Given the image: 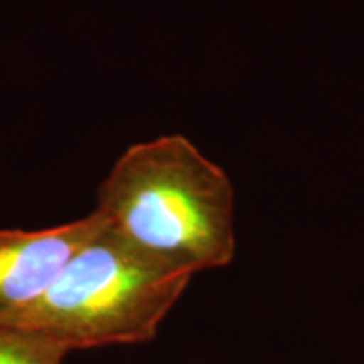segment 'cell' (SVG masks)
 <instances>
[{
  "mask_svg": "<svg viewBox=\"0 0 364 364\" xmlns=\"http://www.w3.org/2000/svg\"><path fill=\"white\" fill-rule=\"evenodd\" d=\"M105 228L149 260L194 273L235 257V191L226 172L182 135L132 145L100 184Z\"/></svg>",
  "mask_w": 364,
  "mask_h": 364,
  "instance_id": "6da1fadb",
  "label": "cell"
},
{
  "mask_svg": "<svg viewBox=\"0 0 364 364\" xmlns=\"http://www.w3.org/2000/svg\"><path fill=\"white\" fill-rule=\"evenodd\" d=\"M191 279L136 253L103 223L43 297L0 324L38 332L68 351L147 343Z\"/></svg>",
  "mask_w": 364,
  "mask_h": 364,
  "instance_id": "7a4b0ae2",
  "label": "cell"
},
{
  "mask_svg": "<svg viewBox=\"0 0 364 364\" xmlns=\"http://www.w3.org/2000/svg\"><path fill=\"white\" fill-rule=\"evenodd\" d=\"M102 228V216L91 211L46 230H0V321L43 297L73 255Z\"/></svg>",
  "mask_w": 364,
  "mask_h": 364,
  "instance_id": "3957f363",
  "label": "cell"
},
{
  "mask_svg": "<svg viewBox=\"0 0 364 364\" xmlns=\"http://www.w3.org/2000/svg\"><path fill=\"white\" fill-rule=\"evenodd\" d=\"M68 353L38 332L0 324V364H63Z\"/></svg>",
  "mask_w": 364,
  "mask_h": 364,
  "instance_id": "277c9868",
  "label": "cell"
}]
</instances>
